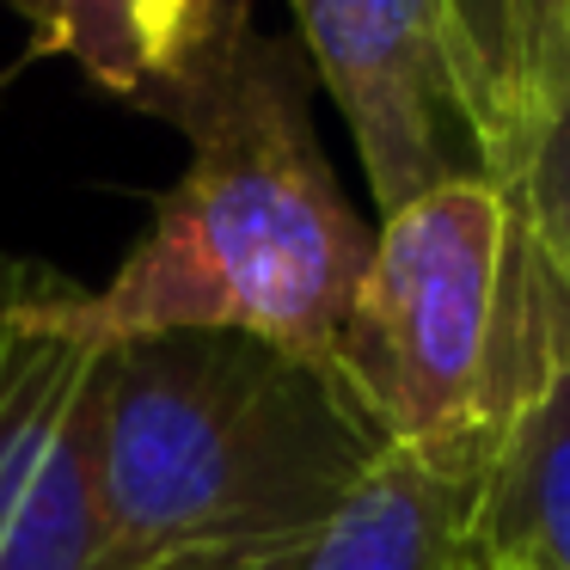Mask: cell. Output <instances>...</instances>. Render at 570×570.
<instances>
[{
    "label": "cell",
    "instance_id": "cell-1",
    "mask_svg": "<svg viewBox=\"0 0 570 570\" xmlns=\"http://www.w3.org/2000/svg\"><path fill=\"white\" fill-rule=\"evenodd\" d=\"M190 160L105 288L56 283L50 313L92 350L166 332H239L332 362L374 234L313 136L307 62L283 38L246 56L178 117Z\"/></svg>",
    "mask_w": 570,
    "mask_h": 570
},
{
    "label": "cell",
    "instance_id": "cell-2",
    "mask_svg": "<svg viewBox=\"0 0 570 570\" xmlns=\"http://www.w3.org/2000/svg\"><path fill=\"white\" fill-rule=\"evenodd\" d=\"M386 435L332 362L239 332H166L99 356L92 466L124 570L222 546H313Z\"/></svg>",
    "mask_w": 570,
    "mask_h": 570
},
{
    "label": "cell",
    "instance_id": "cell-3",
    "mask_svg": "<svg viewBox=\"0 0 570 570\" xmlns=\"http://www.w3.org/2000/svg\"><path fill=\"white\" fill-rule=\"evenodd\" d=\"M515 209L472 173L381 215L337 374L393 448H466L503 435V320Z\"/></svg>",
    "mask_w": 570,
    "mask_h": 570
},
{
    "label": "cell",
    "instance_id": "cell-4",
    "mask_svg": "<svg viewBox=\"0 0 570 570\" xmlns=\"http://www.w3.org/2000/svg\"><path fill=\"white\" fill-rule=\"evenodd\" d=\"M62 276L0 258V570H124L99 509V356L62 332Z\"/></svg>",
    "mask_w": 570,
    "mask_h": 570
},
{
    "label": "cell",
    "instance_id": "cell-5",
    "mask_svg": "<svg viewBox=\"0 0 570 570\" xmlns=\"http://www.w3.org/2000/svg\"><path fill=\"white\" fill-rule=\"evenodd\" d=\"M301 50L344 111L374 209L484 173L466 50L448 0H288Z\"/></svg>",
    "mask_w": 570,
    "mask_h": 570
},
{
    "label": "cell",
    "instance_id": "cell-6",
    "mask_svg": "<svg viewBox=\"0 0 570 570\" xmlns=\"http://www.w3.org/2000/svg\"><path fill=\"white\" fill-rule=\"evenodd\" d=\"M38 50L80 62L99 92L154 111L166 124L246 56L252 0H7Z\"/></svg>",
    "mask_w": 570,
    "mask_h": 570
},
{
    "label": "cell",
    "instance_id": "cell-7",
    "mask_svg": "<svg viewBox=\"0 0 570 570\" xmlns=\"http://www.w3.org/2000/svg\"><path fill=\"white\" fill-rule=\"evenodd\" d=\"M497 442L386 448L356 497L320 533L307 570H509L491 533Z\"/></svg>",
    "mask_w": 570,
    "mask_h": 570
},
{
    "label": "cell",
    "instance_id": "cell-8",
    "mask_svg": "<svg viewBox=\"0 0 570 570\" xmlns=\"http://www.w3.org/2000/svg\"><path fill=\"white\" fill-rule=\"evenodd\" d=\"M491 533L503 552L570 570V362L509 417L497 442Z\"/></svg>",
    "mask_w": 570,
    "mask_h": 570
},
{
    "label": "cell",
    "instance_id": "cell-9",
    "mask_svg": "<svg viewBox=\"0 0 570 570\" xmlns=\"http://www.w3.org/2000/svg\"><path fill=\"white\" fill-rule=\"evenodd\" d=\"M570 87V0H503V92H497V141L484 178L509 185Z\"/></svg>",
    "mask_w": 570,
    "mask_h": 570
},
{
    "label": "cell",
    "instance_id": "cell-10",
    "mask_svg": "<svg viewBox=\"0 0 570 570\" xmlns=\"http://www.w3.org/2000/svg\"><path fill=\"white\" fill-rule=\"evenodd\" d=\"M509 203H515V234L570 307V87L528 141L515 178H509Z\"/></svg>",
    "mask_w": 570,
    "mask_h": 570
},
{
    "label": "cell",
    "instance_id": "cell-11",
    "mask_svg": "<svg viewBox=\"0 0 570 570\" xmlns=\"http://www.w3.org/2000/svg\"><path fill=\"white\" fill-rule=\"evenodd\" d=\"M454 31L466 50V80H472V124H479V166L497 141V92H503V0H448Z\"/></svg>",
    "mask_w": 570,
    "mask_h": 570
},
{
    "label": "cell",
    "instance_id": "cell-12",
    "mask_svg": "<svg viewBox=\"0 0 570 570\" xmlns=\"http://www.w3.org/2000/svg\"><path fill=\"white\" fill-rule=\"evenodd\" d=\"M320 546V540H313ZM313 546H222V552H178L148 570H307Z\"/></svg>",
    "mask_w": 570,
    "mask_h": 570
},
{
    "label": "cell",
    "instance_id": "cell-13",
    "mask_svg": "<svg viewBox=\"0 0 570 570\" xmlns=\"http://www.w3.org/2000/svg\"><path fill=\"white\" fill-rule=\"evenodd\" d=\"M509 570H546V564H533V558H515V564H509Z\"/></svg>",
    "mask_w": 570,
    "mask_h": 570
}]
</instances>
